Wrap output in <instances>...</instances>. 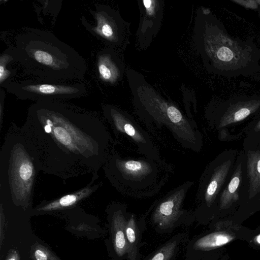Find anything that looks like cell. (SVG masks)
Masks as SVG:
<instances>
[{
    "label": "cell",
    "instance_id": "6da1fadb",
    "mask_svg": "<svg viewBox=\"0 0 260 260\" xmlns=\"http://www.w3.org/2000/svg\"><path fill=\"white\" fill-rule=\"evenodd\" d=\"M41 171L61 179L98 174L112 145L98 116L60 101L41 100L28 109L21 127Z\"/></svg>",
    "mask_w": 260,
    "mask_h": 260
},
{
    "label": "cell",
    "instance_id": "7a4b0ae2",
    "mask_svg": "<svg viewBox=\"0 0 260 260\" xmlns=\"http://www.w3.org/2000/svg\"><path fill=\"white\" fill-rule=\"evenodd\" d=\"M7 51L14 62L36 80L71 83L82 80L86 72L85 59L50 31L24 28Z\"/></svg>",
    "mask_w": 260,
    "mask_h": 260
},
{
    "label": "cell",
    "instance_id": "3957f363",
    "mask_svg": "<svg viewBox=\"0 0 260 260\" xmlns=\"http://www.w3.org/2000/svg\"><path fill=\"white\" fill-rule=\"evenodd\" d=\"M41 168L38 155L21 127L12 123L0 151V207L31 215Z\"/></svg>",
    "mask_w": 260,
    "mask_h": 260
},
{
    "label": "cell",
    "instance_id": "277c9868",
    "mask_svg": "<svg viewBox=\"0 0 260 260\" xmlns=\"http://www.w3.org/2000/svg\"><path fill=\"white\" fill-rule=\"evenodd\" d=\"M128 74L135 111L146 126L151 131L166 128L183 147L199 152L202 136L194 120L159 95L137 73Z\"/></svg>",
    "mask_w": 260,
    "mask_h": 260
},
{
    "label": "cell",
    "instance_id": "5b68a950",
    "mask_svg": "<svg viewBox=\"0 0 260 260\" xmlns=\"http://www.w3.org/2000/svg\"><path fill=\"white\" fill-rule=\"evenodd\" d=\"M166 166L163 161L146 157H123L113 151L111 146L102 168L110 184L119 192L141 198L151 197L160 189L165 181L160 177L165 176L162 173Z\"/></svg>",
    "mask_w": 260,
    "mask_h": 260
},
{
    "label": "cell",
    "instance_id": "8992f818",
    "mask_svg": "<svg viewBox=\"0 0 260 260\" xmlns=\"http://www.w3.org/2000/svg\"><path fill=\"white\" fill-rule=\"evenodd\" d=\"M193 184V181H187L152 205L150 222L156 233L170 234L179 227L193 223L196 220L193 211L183 208L186 196Z\"/></svg>",
    "mask_w": 260,
    "mask_h": 260
},
{
    "label": "cell",
    "instance_id": "52a82bcc",
    "mask_svg": "<svg viewBox=\"0 0 260 260\" xmlns=\"http://www.w3.org/2000/svg\"><path fill=\"white\" fill-rule=\"evenodd\" d=\"M89 14L92 20L81 19L85 29L108 47L118 50L125 49L129 44V24L119 13L107 5L96 4Z\"/></svg>",
    "mask_w": 260,
    "mask_h": 260
},
{
    "label": "cell",
    "instance_id": "ba28073f",
    "mask_svg": "<svg viewBox=\"0 0 260 260\" xmlns=\"http://www.w3.org/2000/svg\"><path fill=\"white\" fill-rule=\"evenodd\" d=\"M2 87L18 99L36 102L77 99L85 95L87 92L85 86L78 82L50 83L36 80H12Z\"/></svg>",
    "mask_w": 260,
    "mask_h": 260
},
{
    "label": "cell",
    "instance_id": "9c48e42d",
    "mask_svg": "<svg viewBox=\"0 0 260 260\" xmlns=\"http://www.w3.org/2000/svg\"><path fill=\"white\" fill-rule=\"evenodd\" d=\"M106 120L117 136H122L134 144L139 153L144 157L162 161L159 152L148 133L129 113L111 105L103 106Z\"/></svg>",
    "mask_w": 260,
    "mask_h": 260
},
{
    "label": "cell",
    "instance_id": "30bf717a",
    "mask_svg": "<svg viewBox=\"0 0 260 260\" xmlns=\"http://www.w3.org/2000/svg\"><path fill=\"white\" fill-rule=\"evenodd\" d=\"M106 212L109 230L106 244L109 255L114 260L126 259V226L129 214L127 207L121 203L112 202L107 206Z\"/></svg>",
    "mask_w": 260,
    "mask_h": 260
},
{
    "label": "cell",
    "instance_id": "8fae6325",
    "mask_svg": "<svg viewBox=\"0 0 260 260\" xmlns=\"http://www.w3.org/2000/svg\"><path fill=\"white\" fill-rule=\"evenodd\" d=\"M99 177V174L92 175L90 182L81 188L54 199L43 201L32 209L31 215L70 212L89 199L102 185V182L95 183Z\"/></svg>",
    "mask_w": 260,
    "mask_h": 260
},
{
    "label": "cell",
    "instance_id": "7c38bea8",
    "mask_svg": "<svg viewBox=\"0 0 260 260\" xmlns=\"http://www.w3.org/2000/svg\"><path fill=\"white\" fill-rule=\"evenodd\" d=\"M231 165V161L226 160L214 167L208 179L201 176L196 197L197 205L193 211L195 219L198 222H201L205 211L213 205Z\"/></svg>",
    "mask_w": 260,
    "mask_h": 260
},
{
    "label": "cell",
    "instance_id": "4fadbf2b",
    "mask_svg": "<svg viewBox=\"0 0 260 260\" xmlns=\"http://www.w3.org/2000/svg\"><path fill=\"white\" fill-rule=\"evenodd\" d=\"M162 2L150 0L140 2L141 17L137 40L141 48L148 46L160 28L164 9Z\"/></svg>",
    "mask_w": 260,
    "mask_h": 260
},
{
    "label": "cell",
    "instance_id": "5bb4252c",
    "mask_svg": "<svg viewBox=\"0 0 260 260\" xmlns=\"http://www.w3.org/2000/svg\"><path fill=\"white\" fill-rule=\"evenodd\" d=\"M95 70L103 82L113 85L123 77L124 63L118 50L108 47L100 51L96 57Z\"/></svg>",
    "mask_w": 260,
    "mask_h": 260
},
{
    "label": "cell",
    "instance_id": "9a60e30c",
    "mask_svg": "<svg viewBox=\"0 0 260 260\" xmlns=\"http://www.w3.org/2000/svg\"><path fill=\"white\" fill-rule=\"evenodd\" d=\"M146 228L145 215L138 216L134 213L129 212L126 226V260H140L142 239Z\"/></svg>",
    "mask_w": 260,
    "mask_h": 260
},
{
    "label": "cell",
    "instance_id": "2e32d148",
    "mask_svg": "<svg viewBox=\"0 0 260 260\" xmlns=\"http://www.w3.org/2000/svg\"><path fill=\"white\" fill-rule=\"evenodd\" d=\"M189 240L187 232L178 233L149 254L144 260H175L185 250Z\"/></svg>",
    "mask_w": 260,
    "mask_h": 260
},
{
    "label": "cell",
    "instance_id": "e0dca14e",
    "mask_svg": "<svg viewBox=\"0 0 260 260\" xmlns=\"http://www.w3.org/2000/svg\"><path fill=\"white\" fill-rule=\"evenodd\" d=\"M247 176L249 179V198L260 192V151L249 150L247 154Z\"/></svg>",
    "mask_w": 260,
    "mask_h": 260
},
{
    "label": "cell",
    "instance_id": "ac0fdd59",
    "mask_svg": "<svg viewBox=\"0 0 260 260\" xmlns=\"http://www.w3.org/2000/svg\"><path fill=\"white\" fill-rule=\"evenodd\" d=\"M242 181L241 163L237 167L228 184L222 191L220 199V208L229 207L234 202L239 199L238 189Z\"/></svg>",
    "mask_w": 260,
    "mask_h": 260
},
{
    "label": "cell",
    "instance_id": "d6986e66",
    "mask_svg": "<svg viewBox=\"0 0 260 260\" xmlns=\"http://www.w3.org/2000/svg\"><path fill=\"white\" fill-rule=\"evenodd\" d=\"M257 108L256 105L248 104L230 110L221 118L218 128H222L231 124L243 120L254 112Z\"/></svg>",
    "mask_w": 260,
    "mask_h": 260
},
{
    "label": "cell",
    "instance_id": "ffe728a7",
    "mask_svg": "<svg viewBox=\"0 0 260 260\" xmlns=\"http://www.w3.org/2000/svg\"><path fill=\"white\" fill-rule=\"evenodd\" d=\"M29 257L31 260H61L50 248L38 242L31 246Z\"/></svg>",
    "mask_w": 260,
    "mask_h": 260
},
{
    "label": "cell",
    "instance_id": "44dd1931",
    "mask_svg": "<svg viewBox=\"0 0 260 260\" xmlns=\"http://www.w3.org/2000/svg\"><path fill=\"white\" fill-rule=\"evenodd\" d=\"M14 62L12 56L6 50L0 56V85L1 87L6 83L12 81L11 78L15 74L12 70L8 68L10 62Z\"/></svg>",
    "mask_w": 260,
    "mask_h": 260
},
{
    "label": "cell",
    "instance_id": "7402d4cb",
    "mask_svg": "<svg viewBox=\"0 0 260 260\" xmlns=\"http://www.w3.org/2000/svg\"><path fill=\"white\" fill-rule=\"evenodd\" d=\"M6 216L2 209H0V246L2 247L5 239L6 229Z\"/></svg>",
    "mask_w": 260,
    "mask_h": 260
},
{
    "label": "cell",
    "instance_id": "603a6c76",
    "mask_svg": "<svg viewBox=\"0 0 260 260\" xmlns=\"http://www.w3.org/2000/svg\"><path fill=\"white\" fill-rule=\"evenodd\" d=\"M5 260H20L18 250L16 248L10 249Z\"/></svg>",
    "mask_w": 260,
    "mask_h": 260
},
{
    "label": "cell",
    "instance_id": "cb8c5ba5",
    "mask_svg": "<svg viewBox=\"0 0 260 260\" xmlns=\"http://www.w3.org/2000/svg\"><path fill=\"white\" fill-rule=\"evenodd\" d=\"M217 56L220 60H229L231 58V53L227 49L222 48L218 51Z\"/></svg>",
    "mask_w": 260,
    "mask_h": 260
},
{
    "label": "cell",
    "instance_id": "d4e9b609",
    "mask_svg": "<svg viewBox=\"0 0 260 260\" xmlns=\"http://www.w3.org/2000/svg\"><path fill=\"white\" fill-rule=\"evenodd\" d=\"M5 93L3 90H1V100H0V128L2 129L3 119V111L4 108Z\"/></svg>",
    "mask_w": 260,
    "mask_h": 260
},
{
    "label": "cell",
    "instance_id": "484cf974",
    "mask_svg": "<svg viewBox=\"0 0 260 260\" xmlns=\"http://www.w3.org/2000/svg\"><path fill=\"white\" fill-rule=\"evenodd\" d=\"M254 130L256 132L260 131V120L255 126Z\"/></svg>",
    "mask_w": 260,
    "mask_h": 260
},
{
    "label": "cell",
    "instance_id": "4316f807",
    "mask_svg": "<svg viewBox=\"0 0 260 260\" xmlns=\"http://www.w3.org/2000/svg\"><path fill=\"white\" fill-rule=\"evenodd\" d=\"M256 241L258 243L260 244V234L256 237Z\"/></svg>",
    "mask_w": 260,
    "mask_h": 260
},
{
    "label": "cell",
    "instance_id": "83f0119b",
    "mask_svg": "<svg viewBox=\"0 0 260 260\" xmlns=\"http://www.w3.org/2000/svg\"><path fill=\"white\" fill-rule=\"evenodd\" d=\"M203 260H210L209 259H203Z\"/></svg>",
    "mask_w": 260,
    "mask_h": 260
}]
</instances>
